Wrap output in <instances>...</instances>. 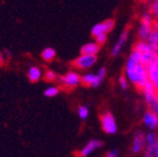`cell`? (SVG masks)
<instances>
[{"label":"cell","mask_w":158,"mask_h":157,"mask_svg":"<svg viewBox=\"0 0 158 157\" xmlns=\"http://www.w3.org/2000/svg\"><path fill=\"white\" fill-rule=\"evenodd\" d=\"M150 106V110H152L157 117V119H158V95H157V98H156V100L149 105Z\"/></svg>","instance_id":"obj_27"},{"label":"cell","mask_w":158,"mask_h":157,"mask_svg":"<svg viewBox=\"0 0 158 157\" xmlns=\"http://www.w3.org/2000/svg\"><path fill=\"white\" fill-rule=\"evenodd\" d=\"M118 84L122 90H126L129 88V81L125 75H121L118 78Z\"/></svg>","instance_id":"obj_21"},{"label":"cell","mask_w":158,"mask_h":157,"mask_svg":"<svg viewBox=\"0 0 158 157\" xmlns=\"http://www.w3.org/2000/svg\"><path fill=\"white\" fill-rule=\"evenodd\" d=\"M142 122H143V124L152 131L155 130L158 127V119L156 115L152 110H149L144 113L142 117Z\"/></svg>","instance_id":"obj_13"},{"label":"cell","mask_w":158,"mask_h":157,"mask_svg":"<svg viewBox=\"0 0 158 157\" xmlns=\"http://www.w3.org/2000/svg\"><path fill=\"white\" fill-rule=\"evenodd\" d=\"M152 46L158 47V30L156 28H153L151 35L149 36L147 40Z\"/></svg>","instance_id":"obj_20"},{"label":"cell","mask_w":158,"mask_h":157,"mask_svg":"<svg viewBox=\"0 0 158 157\" xmlns=\"http://www.w3.org/2000/svg\"><path fill=\"white\" fill-rule=\"evenodd\" d=\"M77 113H78V116L79 118L82 120V121H85L88 119L89 117V110L87 106L85 105H81L78 107V110H77Z\"/></svg>","instance_id":"obj_22"},{"label":"cell","mask_w":158,"mask_h":157,"mask_svg":"<svg viewBox=\"0 0 158 157\" xmlns=\"http://www.w3.org/2000/svg\"><path fill=\"white\" fill-rule=\"evenodd\" d=\"M156 138H157V135L152 131H151L145 134L144 157H153L155 144H156Z\"/></svg>","instance_id":"obj_10"},{"label":"cell","mask_w":158,"mask_h":157,"mask_svg":"<svg viewBox=\"0 0 158 157\" xmlns=\"http://www.w3.org/2000/svg\"><path fill=\"white\" fill-rule=\"evenodd\" d=\"M4 53H5L6 56H8V57H10V56H11V52H10V50L5 49V50H4Z\"/></svg>","instance_id":"obj_31"},{"label":"cell","mask_w":158,"mask_h":157,"mask_svg":"<svg viewBox=\"0 0 158 157\" xmlns=\"http://www.w3.org/2000/svg\"><path fill=\"white\" fill-rule=\"evenodd\" d=\"M142 92H143V98H144V101L145 103L150 105H152L157 98L158 92H157V89L155 88V86L148 80V82L144 85V87L141 89Z\"/></svg>","instance_id":"obj_7"},{"label":"cell","mask_w":158,"mask_h":157,"mask_svg":"<svg viewBox=\"0 0 158 157\" xmlns=\"http://www.w3.org/2000/svg\"><path fill=\"white\" fill-rule=\"evenodd\" d=\"M134 49L138 52L142 63L146 66L158 56V47L152 46L148 41L139 40L135 44Z\"/></svg>","instance_id":"obj_2"},{"label":"cell","mask_w":158,"mask_h":157,"mask_svg":"<svg viewBox=\"0 0 158 157\" xmlns=\"http://www.w3.org/2000/svg\"><path fill=\"white\" fill-rule=\"evenodd\" d=\"M153 28H154L153 25L140 23L139 27H138V28H137V37H138V39H139L140 41H147Z\"/></svg>","instance_id":"obj_14"},{"label":"cell","mask_w":158,"mask_h":157,"mask_svg":"<svg viewBox=\"0 0 158 157\" xmlns=\"http://www.w3.org/2000/svg\"><path fill=\"white\" fill-rule=\"evenodd\" d=\"M55 56H56V50L54 48H52V47H46L42 52L43 60L47 61V62L52 61L55 58Z\"/></svg>","instance_id":"obj_18"},{"label":"cell","mask_w":158,"mask_h":157,"mask_svg":"<svg viewBox=\"0 0 158 157\" xmlns=\"http://www.w3.org/2000/svg\"><path fill=\"white\" fill-rule=\"evenodd\" d=\"M154 16L152 14L151 11H145L142 13L141 17H140V23H144V24H150V25H153L154 26Z\"/></svg>","instance_id":"obj_19"},{"label":"cell","mask_w":158,"mask_h":157,"mask_svg":"<svg viewBox=\"0 0 158 157\" xmlns=\"http://www.w3.org/2000/svg\"><path fill=\"white\" fill-rule=\"evenodd\" d=\"M81 76L82 75L76 72H69L65 75H63L59 79V81L66 89H73L79 84H81Z\"/></svg>","instance_id":"obj_6"},{"label":"cell","mask_w":158,"mask_h":157,"mask_svg":"<svg viewBox=\"0 0 158 157\" xmlns=\"http://www.w3.org/2000/svg\"><path fill=\"white\" fill-rule=\"evenodd\" d=\"M144 147H145V134L141 130H138L135 133L134 135L132 151L134 153H139Z\"/></svg>","instance_id":"obj_11"},{"label":"cell","mask_w":158,"mask_h":157,"mask_svg":"<svg viewBox=\"0 0 158 157\" xmlns=\"http://www.w3.org/2000/svg\"><path fill=\"white\" fill-rule=\"evenodd\" d=\"M97 62L96 55L81 54L73 61V66L78 70H89L92 68Z\"/></svg>","instance_id":"obj_3"},{"label":"cell","mask_w":158,"mask_h":157,"mask_svg":"<svg viewBox=\"0 0 158 157\" xmlns=\"http://www.w3.org/2000/svg\"><path fill=\"white\" fill-rule=\"evenodd\" d=\"M104 79L99 76L96 72H87L81 76V83L87 87L98 88L103 83Z\"/></svg>","instance_id":"obj_8"},{"label":"cell","mask_w":158,"mask_h":157,"mask_svg":"<svg viewBox=\"0 0 158 157\" xmlns=\"http://www.w3.org/2000/svg\"><path fill=\"white\" fill-rule=\"evenodd\" d=\"M150 11L154 16L155 19H158V0H152L150 5Z\"/></svg>","instance_id":"obj_24"},{"label":"cell","mask_w":158,"mask_h":157,"mask_svg":"<svg viewBox=\"0 0 158 157\" xmlns=\"http://www.w3.org/2000/svg\"><path fill=\"white\" fill-rule=\"evenodd\" d=\"M94 41L97 42L100 45H103L106 43L107 41V34H101V35H98L94 38Z\"/></svg>","instance_id":"obj_26"},{"label":"cell","mask_w":158,"mask_h":157,"mask_svg":"<svg viewBox=\"0 0 158 157\" xmlns=\"http://www.w3.org/2000/svg\"><path fill=\"white\" fill-rule=\"evenodd\" d=\"M101 45L99 44L97 42H89L85 43L81 49H80V54H87V55H97L100 51Z\"/></svg>","instance_id":"obj_15"},{"label":"cell","mask_w":158,"mask_h":157,"mask_svg":"<svg viewBox=\"0 0 158 157\" xmlns=\"http://www.w3.org/2000/svg\"><path fill=\"white\" fill-rule=\"evenodd\" d=\"M101 146H102L101 141H99L97 139H92L80 151V156L81 157H86V156L89 155L90 153H92L96 149L100 148Z\"/></svg>","instance_id":"obj_16"},{"label":"cell","mask_w":158,"mask_h":157,"mask_svg":"<svg viewBox=\"0 0 158 157\" xmlns=\"http://www.w3.org/2000/svg\"><path fill=\"white\" fill-rule=\"evenodd\" d=\"M58 93H59V89H58L57 87H56V86H52V87L47 88V89L44 90V96H46V97H48V98L55 97V96H56Z\"/></svg>","instance_id":"obj_23"},{"label":"cell","mask_w":158,"mask_h":157,"mask_svg":"<svg viewBox=\"0 0 158 157\" xmlns=\"http://www.w3.org/2000/svg\"><path fill=\"white\" fill-rule=\"evenodd\" d=\"M42 75H43L42 70L37 66L30 67L28 72H27V78L31 83L38 82L40 79H41Z\"/></svg>","instance_id":"obj_17"},{"label":"cell","mask_w":158,"mask_h":157,"mask_svg":"<svg viewBox=\"0 0 158 157\" xmlns=\"http://www.w3.org/2000/svg\"><path fill=\"white\" fill-rule=\"evenodd\" d=\"M124 75L134 87L141 89L148 82L147 66L142 63L139 54L133 49L124 66Z\"/></svg>","instance_id":"obj_1"},{"label":"cell","mask_w":158,"mask_h":157,"mask_svg":"<svg viewBox=\"0 0 158 157\" xmlns=\"http://www.w3.org/2000/svg\"><path fill=\"white\" fill-rule=\"evenodd\" d=\"M129 39V30L128 29H124L121 35L118 36V40L116 41L114 46L112 47V50H111V55L113 56H118L122 53V51L123 50L127 41Z\"/></svg>","instance_id":"obj_9"},{"label":"cell","mask_w":158,"mask_h":157,"mask_svg":"<svg viewBox=\"0 0 158 157\" xmlns=\"http://www.w3.org/2000/svg\"><path fill=\"white\" fill-rule=\"evenodd\" d=\"M153 157H158V136H157V138H156V144H155V149H154Z\"/></svg>","instance_id":"obj_29"},{"label":"cell","mask_w":158,"mask_h":157,"mask_svg":"<svg viewBox=\"0 0 158 157\" xmlns=\"http://www.w3.org/2000/svg\"><path fill=\"white\" fill-rule=\"evenodd\" d=\"M44 79L49 81V82H53V81H56L57 79V75L54 71L48 70V71H46V72L44 74Z\"/></svg>","instance_id":"obj_25"},{"label":"cell","mask_w":158,"mask_h":157,"mask_svg":"<svg viewBox=\"0 0 158 157\" xmlns=\"http://www.w3.org/2000/svg\"><path fill=\"white\" fill-rule=\"evenodd\" d=\"M147 71L149 81H151L158 89V56L147 65Z\"/></svg>","instance_id":"obj_12"},{"label":"cell","mask_w":158,"mask_h":157,"mask_svg":"<svg viewBox=\"0 0 158 157\" xmlns=\"http://www.w3.org/2000/svg\"><path fill=\"white\" fill-rule=\"evenodd\" d=\"M114 27H115L114 20L107 19V20H105L93 26V27L91 28V36L95 38L96 36L101 34H108L110 31L113 30Z\"/></svg>","instance_id":"obj_5"},{"label":"cell","mask_w":158,"mask_h":157,"mask_svg":"<svg viewBox=\"0 0 158 157\" xmlns=\"http://www.w3.org/2000/svg\"><path fill=\"white\" fill-rule=\"evenodd\" d=\"M106 157H118V154L117 151H110Z\"/></svg>","instance_id":"obj_28"},{"label":"cell","mask_w":158,"mask_h":157,"mask_svg":"<svg viewBox=\"0 0 158 157\" xmlns=\"http://www.w3.org/2000/svg\"><path fill=\"white\" fill-rule=\"evenodd\" d=\"M101 123L103 130L109 134H113L117 132L118 126L115 117L110 112H104L101 116Z\"/></svg>","instance_id":"obj_4"},{"label":"cell","mask_w":158,"mask_h":157,"mask_svg":"<svg viewBox=\"0 0 158 157\" xmlns=\"http://www.w3.org/2000/svg\"><path fill=\"white\" fill-rule=\"evenodd\" d=\"M5 63V54H3L0 51V64H4Z\"/></svg>","instance_id":"obj_30"}]
</instances>
